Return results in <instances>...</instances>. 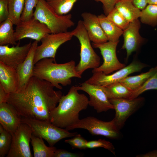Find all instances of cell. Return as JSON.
I'll return each instance as SVG.
<instances>
[{
  "label": "cell",
  "mask_w": 157,
  "mask_h": 157,
  "mask_svg": "<svg viewBox=\"0 0 157 157\" xmlns=\"http://www.w3.org/2000/svg\"><path fill=\"white\" fill-rule=\"evenodd\" d=\"M54 87L49 82L33 76L23 88L8 93L6 102L22 117L50 122V113L63 95Z\"/></svg>",
  "instance_id": "6da1fadb"
},
{
  "label": "cell",
  "mask_w": 157,
  "mask_h": 157,
  "mask_svg": "<svg viewBox=\"0 0 157 157\" xmlns=\"http://www.w3.org/2000/svg\"><path fill=\"white\" fill-rule=\"evenodd\" d=\"M76 86H72L67 94L62 95L58 104L50 113V122L59 127L66 129L79 120V113L87 109L89 99L80 94Z\"/></svg>",
  "instance_id": "7a4b0ae2"
},
{
  "label": "cell",
  "mask_w": 157,
  "mask_h": 157,
  "mask_svg": "<svg viewBox=\"0 0 157 157\" xmlns=\"http://www.w3.org/2000/svg\"><path fill=\"white\" fill-rule=\"evenodd\" d=\"M75 62L73 60L58 64L53 58L42 59L36 63L33 68V76L47 81L55 87L61 90L63 86L70 85L72 77L81 78L76 71Z\"/></svg>",
  "instance_id": "3957f363"
},
{
  "label": "cell",
  "mask_w": 157,
  "mask_h": 157,
  "mask_svg": "<svg viewBox=\"0 0 157 157\" xmlns=\"http://www.w3.org/2000/svg\"><path fill=\"white\" fill-rule=\"evenodd\" d=\"M33 17L45 24L52 33L67 31L74 25L71 14H58L45 0H39L34 12Z\"/></svg>",
  "instance_id": "277c9868"
},
{
  "label": "cell",
  "mask_w": 157,
  "mask_h": 157,
  "mask_svg": "<svg viewBox=\"0 0 157 157\" xmlns=\"http://www.w3.org/2000/svg\"><path fill=\"white\" fill-rule=\"evenodd\" d=\"M80 44V59L76 66L77 72L81 75L86 70L96 69L99 66L100 58L93 49L82 21L79 20L75 28L72 31Z\"/></svg>",
  "instance_id": "5b68a950"
},
{
  "label": "cell",
  "mask_w": 157,
  "mask_h": 157,
  "mask_svg": "<svg viewBox=\"0 0 157 157\" xmlns=\"http://www.w3.org/2000/svg\"><path fill=\"white\" fill-rule=\"evenodd\" d=\"M21 120L22 122L30 127L32 134L46 140L50 146H53L63 139L78 134L77 132H70L65 129L56 126L49 122L23 117Z\"/></svg>",
  "instance_id": "8992f818"
},
{
  "label": "cell",
  "mask_w": 157,
  "mask_h": 157,
  "mask_svg": "<svg viewBox=\"0 0 157 157\" xmlns=\"http://www.w3.org/2000/svg\"><path fill=\"white\" fill-rule=\"evenodd\" d=\"M76 129H86L92 135H102L106 138L116 139L120 136L119 129L113 119L108 122L104 121L92 116L83 118L66 129L69 131Z\"/></svg>",
  "instance_id": "52a82bcc"
},
{
  "label": "cell",
  "mask_w": 157,
  "mask_h": 157,
  "mask_svg": "<svg viewBox=\"0 0 157 157\" xmlns=\"http://www.w3.org/2000/svg\"><path fill=\"white\" fill-rule=\"evenodd\" d=\"M73 36L72 31L46 35L41 40V44L38 45L36 48L34 60V65L44 58H53L55 59L58 48L71 40Z\"/></svg>",
  "instance_id": "ba28073f"
},
{
  "label": "cell",
  "mask_w": 157,
  "mask_h": 157,
  "mask_svg": "<svg viewBox=\"0 0 157 157\" xmlns=\"http://www.w3.org/2000/svg\"><path fill=\"white\" fill-rule=\"evenodd\" d=\"M148 65L139 61L134 60L126 66L111 74L106 75L102 72L93 73L92 75L85 81L89 84L99 86L119 82L130 74L140 72Z\"/></svg>",
  "instance_id": "9c48e42d"
},
{
  "label": "cell",
  "mask_w": 157,
  "mask_h": 157,
  "mask_svg": "<svg viewBox=\"0 0 157 157\" xmlns=\"http://www.w3.org/2000/svg\"><path fill=\"white\" fill-rule=\"evenodd\" d=\"M32 131L26 124L22 122L12 135L10 150L7 157H32L30 142Z\"/></svg>",
  "instance_id": "30bf717a"
},
{
  "label": "cell",
  "mask_w": 157,
  "mask_h": 157,
  "mask_svg": "<svg viewBox=\"0 0 157 157\" xmlns=\"http://www.w3.org/2000/svg\"><path fill=\"white\" fill-rule=\"evenodd\" d=\"M119 42V41H108L101 43H92L94 48L100 50L104 60L101 65L93 69L92 73L102 72L105 74L108 75L126 66L125 64L119 61L117 56L116 49Z\"/></svg>",
  "instance_id": "8fae6325"
},
{
  "label": "cell",
  "mask_w": 157,
  "mask_h": 157,
  "mask_svg": "<svg viewBox=\"0 0 157 157\" xmlns=\"http://www.w3.org/2000/svg\"><path fill=\"white\" fill-rule=\"evenodd\" d=\"M109 100L115 110L113 119L120 130L129 117L142 106L144 100V97H138L134 99H111Z\"/></svg>",
  "instance_id": "7c38bea8"
},
{
  "label": "cell",
  "mask_w": 157,
  "mask_h": 157,
  "mask_svg": "<svg viewBox=\"0 0 157 157\" xmlns=\"http://www.w3.org/2000/svg\"><path fill=\"white\" fill-rule=\"evenodd\" d=\"M51 33L47 26L34 17L25 21H21L16 26L14 36L16 41L29 38L38 42L46 35Z\"/></svg>",
  "instance_id": "4fadbf2b"
},
{
  "label": "cell",
  "mask_w": 157,
  "mask_h": 157,
  "mask_svg": "<svg viewBox=\"0 0 157 157\" xmlns=\"http://www.w3.org/2000/svg\"><path fill=\"white\" fill-rule=\"evenodd\" d=\"M76 86L77 88L86 92L89 95V105L93 107L98 113L114 109L105 93L100 86L92 85L85 82Z\"/></svg>",
  "instance_id": "5bb4252c"
},
{
  "label": "cell",
  "mask_w": 157,
  "mask_h": 157,
  "mask_svg": "<svg viewBox=\"0 0 157 157\" xmlns=\"http://www.w3.org/2000/svg\"><path fill=\"white\" fill-rule=\"evenodd\" d=\"M32 44L30 42L20 46L19 41L15 46L10 47L9 44L0 45V62L16 69L26 58Z\"/></svg>",
  "instance_id": "9a60e30c"
},
{
  "label": "cell",
  "mask_w": 157,
  "mask_h": 157,
  "mask_svg": "<svg viewBox=\"0 0 157 157\" xmlns=\"http://www.w3.org/2000/svg\"><path fill=\"white\" fill-rule=\"evenodd\" d=\"M140 23L138 19L130 23L128 27L123 30L124 43L122 49L126 51V60L132 52L136 51L143 41L139 33Z\"/></svg>",
  "instance_id": "2e32d148"
},
{
  "label": "cell",
  "mask_w": 157,
  "mask_h": 157,
  "mask_svg": "<svg viewBox=\"0 0 157 157\" xmlns=\"http://www.w3.org/2000/svg\"><path fill=\"white\" fill-rule=\"evenodd\" d=\"M83 23L91 41L95 43L106 42L108 39L100 24L98 16L90 13L81 15Z\"/></svg>",
  "instance_id": "e0dca14e"
},
{
  "label": "cell",
  "mask_w": 157,
  "mask_h": 157,
  "mask_svg": "<svg viewBox=\"0 0 157 157\" xmlns=\"http://www.w3.org/2000/svg\"><path fill=\"white\" fill-rule=\"evenodd\" d=\"M38 42L35 40L32 43L26 58L16 68L19 80V86L17 91L24 87L33 76L34 58Z\"/></svg>",
  "instance_id": "ac0fdd59"
},
{
  "label": "cell",
  "mask_w": 157,
  "mask_h": 157,
  "mask_svg": "<svg viewBox=\"0 0 157 157\" xmlns=\"http://www.w3.org/2000/svg\"><path fill=\"white\" fill-rule=\"evenodd\" d=\"M22 117L16 109L7 102L0 104V123L12 135L22 122Z\"/></svg>",
  "instance_id": "d6986e66"
},
{
  "label": "cell",
  "mask_w": 157,
  "mask_h": 157,
  "mask_svg": "<svg viewBox=\"0 0 157 157\" xmlns=\"http://www.w3.org/2000/svg\"><path fill=\"white\" fill-rule=\"evenodd\" d=\"M0 85L7 93L16 92L19 80L15 68L0 62Z\"/></svg>",
  "instance_id": "ffe728a7"
},
{
  "label": "cell",
  "mask_w": 157,
  "mask_h": 157,
  "mask_svg": "<svg viewBox=\"0 0 157 157\" xmlns=\"http://www.w3.org/2000/svg\"><path fill=\"white\" fill-rule=\"evenodd\" d=\"M109 99L114 98L130 99L133 91L119 82L100 86Z\"/></svg>",
  "instance_id": "44dd1931"
},
{
  "label": "cell",
  "mask_w": 157,
  "mask_h": 157,
  "mask_svg": "<svg viewBox=\"0 0 157 157\" xmlns=\"http://www.w3.org/2000/svg\"><path fill=\"white\" fill-rule=\"evenodd\" d=\"M97 16L100 25L108 41L113 42L119 41V38L122 34L123 30L109 20L104 14H101Z\"/></svg>",
  "instance_id": "7402d4cb"
},
{
  "label": "cell",
  "mask_w": 157,
  "mask_h": 157,
  "mask_svg": "<svg viewBox=\"0 0 157 157\" xmlns=\"http://www.w3.org/2000/svg\"><path fill=\"white\" fill-rule=\"evenodd\" d=\"M115 7L130 23L140 17L141 11L133 4L132 0H120Z\"/></svg>",
  "instance_id": "603a6c76"
},
{
  "label": "cell",
  "mask_w": 157,
  "mask_h": 157,
  "mask_svg": "<svg viewBox=\"0 0 157 157\" xmlns=\"http://www.w3.org/2000/svg\"><path fill=\"white\" fill-rule=\"evenodd\" d=\"M157 71V65L147 72L136 76H128L119 82L133 91L142 86Z\"/></svg>",
  "instance_id": "cb8c5ba5"
},
{
  "label": "cell",
  "mask_w": 157,
  "mask_h": 157,
  "mask_svg": "<svg viewBox=\"0 0 157 157\" xmlns=\"http://www.w3.org/2000/svg\"><path fill=\"white\" fill-rule=\"evenodd\" d=\"M31 142L33 147L34 157H53L57 149L53 146H47L42 138L32 134Z\"/></svg>",
  "instance_id": "d4e9b609"
},
{
  "label": "cell",
  "mask_w": 157,
  "mask_h": 157,
  "mask_svg": "<svg viewBox=\"0 0 157 157\" xmlns=\"http://www.w3.org/2000/svg\"><path fill=\"white\" fill-rule=\"evenodd\" d=\"M12 22L8 18L0 23V45L17 44L15 36V30L13 29Z\"/></svg>",
  "instance_id": "484cf974"
},
{
  "label": "cell",
  "mask_w": 157,
  "mask_h": 157,
  "mask_svg": "<svg viewBox=\"0 0 157 157\" xmlns=\"http://www.w3.org/2000/svg\"><path fill=\"white\" fill-rule=\"evenodd\" d=\"M9 18L14 25H17L21 22L20 18L23 12L25 0H8Z\"/></svg>",
  "instance_id": "4316f807"
},
{
  "label": "cell",
  "mask_w": 157,
  "mask_h": 157,
  "mask_svg": "<svg viewBox=\"0 0 157 157\" xmlns=\"http://www.w3.org/2000/svg\"><path fill=\"white\" fill-rule=\"evenodd\" d=\"M58 14H67L70 11L74 3L78 0H45ZM97 1L99 0H94Z\"/></svg>",
  "instance_id": "83f0119b"
},
{
  "label": "cell",
  "mask_w": 157,
  "mask_h": 157,
  "mask_svg": "<svg viewBox=\"0 0 157 157\" xmlns=\"http://www.w3.org/2000/svg\"><path fill=\"white\" fill-rule=\"evenodd\" d=\"M141 22L154 26L157 24V5L149 4L141 11Z\"/></svg>",
  "instance_id": "f1b7e54d"
},
{
  "label": "cell",
  "mask_w": 157,
  "mask_h": 157,
  "mask_svg": "<svg viewBox=\"0 0 157 157\" xmlns=\"http://www.w3.org/2000/svg\"><path fill=\"white\" fill-rule=\"evenodd\" d=\"M12 140V135L0 125V157L7 155L10 150Z\"/></svg>",
  "instance_id": "f546056e"
},
{
  "label": "cell",
  "mask_w": 157,
  "mask_h": 157,
  "mask_svg": "<svg viewBox=\"0 0 157 157\" xmlns=\"http://www.w3.org/2000/svg\"><path fill=\"white\" fill-rule=\"evenodd\" d=\"M157 90V71L150 77L140 87L133 91L130 99L138 97L140 95L148 90Z\"/></svg>",
  "instance_id": "4dcf8cb0"
},
{
  "label": "cell",
  "mask_w": 157,
  "mask_h": 157,
  "mask_svg": "<svg viewBox=\"0 0 157 157\" xmlns=\"http://www.w3.org/2000/svg\"><path fill=\"white\" fill-rule=\"evenodd\" d=\"M106 17L109 20L123 30L125 29L130 23L115 7Z\"/></svg>",
  "instance_id": "1f68e13d"
},
{
  "label": "cell",
  "mask_w": 157,
  "mask_h": 157,
  "mask_svg": "<svg viewBox=\"0 0 157 157\" xmlns=\"http://www.w3.org/2000/svg\"><path fill=\"white\" fill-rule=\"evenodd\" d=\"M39 0H25L24 9L21 15V21L28 20L33 17V8L36 6Z\"/></svg>",
  "instance_id": "d6a6232c"
},
{
  "label": "cell",
  "mask_w": 157,
  "mask_h": 157,
  "mask_svg": "<svg viewBox=\"0 0 157 157\" xmlns=\"http://www.w3.org/2000/svg\"><path fill=\"white\" fill-rule=\"evenodd\" d=\"M100 147L108 150L115 155V148L113 144L105 139H99L97 140L88 141L86 144V149Z\"/></svg>",
  "instance_id": "836d02e7"
},
{
  "label": "cell",
  "mask_w": 157,
  "mask_h": 157,
  "mask_svg": "<svg viewBox=\"0 0 157 157\" xmlns=\"http://www.w3.org/2000/svg\"><path fill=\"white\" fill-rule=\"evenodd\" d=\"M88 141L80 134H77L73 138L65 140V142L70 144L73 149H86V144Z\"/></svg>",
  "instance_id": "e575fe53"
},
{
  "label": "cell",
  "mask_w": 157,
  "mask_h": 157,
  "mask_svg": "<svg viewBox=\"0 0 157 157\" xmlns=\"http://www.w3.org/2000/svg\"><path fill=\"white\" fill-rule=\"evenodd\" d=\"M8 0H0V23L9 17Z\"/></svg>",
  "instance_id": "d590c367"
},
{
  "label": "cell",
  "mask_w": 157,
  "mask_h": 157,
  "mask_svg": "<svg viewBox=\"0 0 157 157\" xmlns=\"http://www.w3.org/2000/svg\"><path fill=\"white\" fill-rule=\"evenodd\" d=\"M120 0H99L103 4L104 11L107 15L115 8L116 4Z\"/></svg>",
  "instance_id": "8d00e7d4"
},
{
  "label": "cell",
  "mask_w": 157,
  "mask_h": 157,
  "mask_svg": "<svg viewBox=\"0 0 157 157\" xmlns=\"http://www.w3.org/2000/svg\"><path fill=\"white\" fill-rule=\"evenodd\" d=\"M81 156L79 154L72 152L65 149H56L53 157H79Z\"/></svg>",
  "instance_id": "74e56055"
},
{
  "label": "cell",
  "mask_w": 157,
  "mask_h": 157,
  "mask_svg": "<svg viewBox=\"0 0 157 157\" xmlns=\"http://www.w3.org/2000/svg\"><path fill=\"white\" fill-rule=\"evenodd\" d=\"M133 5L140 10H143L146 7L147 4V0H132Z\"/></svg>",
  "instance_id": "f35d334b"
},
{
  "label": "cell",
  "mask_w": 157,
  "mask_h": 157,
  "mask_svg": "<svg viewBox=\"0 0 157 157\" xmlns=\"http://www.w3.org/2000/svg\"><path fill=\"white\" fill-rule=\"evenodd\" d=\"M8 94L6 92L2 87L0 85V104L6 102Z\"/></svg>",
  "instance_id": "ab89813d"
},
{
  "label": "cell",
  "mask_w": 157,
  "mask_h": 157,
  "mask_svg": "<svg viewBox=\"0 0 157 157\" xmlns=\"http://www.w3.org/2000/svg\"><path fill=\"white\" fill-rule=\"evenodd\" d=\"M157 156V151H153L152 152H149V153L144 154H142L137 156V157H152V156Z\"/></svg>",
  "instance_id": "60d3db41"
},
{
  "label": "cell",
  "mask_w": 157,
  "mask_h": 157,
  "mask_svg": "<svg viewBox=\"0 0 157 157\" xmlns=\"http://www.w3.org/2000/svg\"><path fill=\"white\" fill-rule=\"evenodd\" d=\"M147 3L157 5V0H147Z\"/></svg>",
  "instance_id": "b9f144b4"
}]
</instances>
